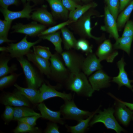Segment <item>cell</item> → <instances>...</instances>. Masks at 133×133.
Returning a JSON list of instances; mask_svg holds the SVG:
<instances>
[{
	"mask_svg": "<svg viewBox=\"0 0 133 133\" xmlns=\"http://www.w3.org/2000/svg\"><path fill=\"white\" fill-rule=\"evenodd\" d=\"M88 81L83 72L70 73L64 84L66 89L74 92L78 96L90 97L94 91Z\"/></svg>",
	"mask_w": 133,
	"mask_h": 133,
	"instance_id": "obj_1",
	"label": "cell"
},
{
	"mask_svg": "<svg viewBox=\"0 0 133 133\" xmlns=\"http://www.w3.org/2000/svg\"><path fill=\"white\" fill-rule=\"evenodd\" d=\"M22 69L27 87L38 89L44 80L29 61L24 56L17 58Z\"/></svg>",
	"mask_w": 133,
	"mask_h": 133,
	"instance_id": "obj_2",
	"label": "cell"
},
{
	"mask_svg": "<svg viewBox=\"0 0 133 133\" xmlns=\"http://www.w3.org/2000/svg\"><path fill=\"white\" fill-rule=\"evenodd\" d=\"M64 101V103L60 106L59 110L64 120H74L78 122L87 118L93 113L78 108L73 99L71 100Z\"/></svg>",
	"mask_w": 133,
	"mask_h": 133,
	"instance_id": "obj_3",
	"label": "cell"
},
{
	"mask_svg": "<svg viewBox=\"0 0 133 133\" xmlns=\"http://www.w3.org/2000/svg\"><path fill=\"white\" fill-rule=\"evenodd\" d=\"M114 110L112 108L104 109L102 111H98V114L94 115L89 123V126H92L97 123L101 122L107 129L114 130L117 133L124 131V129L119 125L114 116Z\"/></svg>",
	"mask_w": 133,
	"mask_h": 133,
	"instance_id": "obj_4",
	"label": "cell"
},
{
	"mask_svg": "<svg viewBox=\"0 0 133 133\" xmlns=\"http://www.w3.org/2000/svg\"><path fill=\"white\" fill-rule=\"evenodd\" d=\"M58 54L57 53L52 54L50 59V78L64 84L70 72Z\"/></svg>",
	"mask_w": 133,
	"mask_h": 133,
	"instance_id": "obj_5",
	"label": "cell"
},
{
	"mask_svg": "<svg viewBox=\"0 0 133 133\" xmlns=\"http://www.w3.org/2000/svg\"><path fill=\"white\" fill-rule=\"evenodd\" d=\"M60 54L70 73H75L81 72L85 58L82 55L70 50L63 51Z\"/></svg>",
	"mask_w": 133,
	"mask_h": 133,
	"instance_id": "obj_6",
	"label": "cell"
},
{
	"mask_svg": "<svg viewBox=\"0 0 133 133\" xmlns=\"http://www.w3.org/2000/svg\"><path fill=\"white\" fill-rule=\"evenodd\" d=\"M27 35L20 41L15 43H11L7 46L6 52L10 53L11 58H17L26 55L31 50V48L40 42L42 39L39 38L35 42H29L27 39Z\"/></svg>",
	"mask_w": 133,
	"mask_h": 133,
	"instance_id": "obj_7",
	"label": "cell"
},
{
	"mask_svg": "<svg viewBox=\"0 0 133 133\" xmlns=\"http://www.w3.org/2000/svg\"><path fill=\"white\" fill-rule=\"evenodd\" d=\"M0 102L3 105L13 107L25 106L30 107L32 104L18 90L13 92H3L0 97Z\"/></svg>",
	"mask_w": 133,
	"mask_h": 133,
	"instance_id": "obj_8",
	"label": "cell"
},
{
	"mask_svg": "<svg viewBox=\"0 0 133 133\" xmlns=\"http://www.w3.org/2000/svg\"><path fill=\"white\" fill-rule=\"evenodd\" d=\"M93 15L92 11L87 12L74 23H75L76 29L80 35L84 37L92 38L100 41L102 40L101 37H95L91 33L92 28L91 19V16Z\"/></svg>",
	"mask_w": 133,
	"mask_h": 133,
	"instance_id": "obj_9",
	"label": "cell"
},
{
	"mask_svg": "<svg viewBox=\"0 0 133 133\" xmlns=\"http://www.w3.org/2000/svg\"><path fill=\"white\" fill-rule=\"evenodd\" d=\"M39 90L40 92V97L39 103L53 97H59L64 100H71L74 97V94L72 95L70 93H67L65 92H59L56 90L55 86H52L48 83L47 84L44 83L39 88Z\"/></svg>",
	"mask_w": 133,
	"mask_h": 133,
	"instance_id": "obj_10",
	"label": "cell"
},
{
	"mask_svg": "<svg viewBox=\"0 0 133 133\" xmlns=\"http://www.w3.org/2000/svg\"><path fill=\"white\" fill-rule=\"evenodd\" d=\"M46 26L39 24L33 21L27 24L19 23H16L12 27L13 31L12 33L24 34L30 37L37 36L41 32L46 29Z\"/></svg>",
	"mask_w": 133,
	"mask_h": 133,
	"instance_id": "obj_11",
	"label": "cell"
},
{
	"mask_svg": "<svg viewBox=\"0 0 133 133\" xmlns=\"http://www.w3.org/2000/svg\"><path fill=\"white\" fill-rule=\"evenodd\" d=\"M35 5H31L30 1H27L24 4L23 9L19 11H10L8 9L0 7V11L2 14L4 19L13 21L15 19L18 18H26L28 19L31 18V13L33 11V8Z\"/></svg>",
	"mask_w": 133,
	"mask_h": 133,
	"instance_id": "obj_12",
	"label": "cell"
},
{
	"mask_svg": "<svg viewBox=\"0 0 133 133\" xmlns=\"http://www.w3.org/2000/svg\"><path fill=\"white\" fill-rule=\"evenodd\" d=\"M109 39L105 40L98 47L96 55L101 61L105 60L108 63H112L118 55Z\"/></svg>",
	"mask_w": 133,
	"mask_h": 133,
	"instance_id": "obj_13",
	"label": "cell"
},
{
	"mask_svg": "<svg viewBox=\"0 0 133 133\" xmlns=\"http://www.w3.org/2000/svg\"><path fill=\"white\" fill-rule=\"evenodd\" d=\"M47 6L43 5L40 7L34 8L31 15V18L46 26H51L54 23L53 16L48 11Z\"/></svg>",
	"mask_w": 133,
	"mask_h": 133,
	"instance_id": "obj_14",
	"label": "cell"
},
{
	"mask_svg": "<svg viewBox=\"0 0 133 133\" xmlns=\"http://www.w3.org/2000/svg\"><path fill=\"white\" fill-rule=\"evenodd\" d=\"M110 79V77L101 69L91 75L89 78V81L94 91H99L108 87Z\"/></svg>",
	"mask_w": 133,
	"mask_h": 133,
	"instance_id": "obj_15",
	"label": "cell"
},
{
	"mask_svg": "<svg viewBox=\"0 0 133 133\" xmlns=\"http://www.w3.org/2000/svg\"><path fill=\"white\" fill-rule=\"evenodd\" d=\"M104 12V25L101 27V29L107 32L110 37L116 40L119 37L116 20L110 13L107 6L105 7Z\"/></svg>",
	"mask_w": 133,
	"mask_h": 133,
	"instance_id": "obj_16",
	"label": "cell"
},
{
	"mask_svg": "<svg viewBox=\"0 0 133 133\" xmlns=\"http://www.w3.org/2000/svg\"><path fill=\"white\" fill-rule=\"evenodd\" d=\"M126 64L123 57L117 63V65L119 72L118 75L113 77L111 81L117 83L119 88L125 86L133 91V86L131 83L133 80H130L127 73L125 70L124 67Z\"/></svg>",
	"mask_w": 133,
	"mask_h": 133,
	"instance_id": "obj_17",
	"label": "cell"
},
{
	"mask_svg": "<svg viewBox=\"0 0 133 133\" xmlns=\"http://www.w3.org/2000/svg\"><path fill=\"white\" fill-rule=\"evenodd\" d=\"M27 59L32 62L42 74L49 78L50 75V63L49 60L42 58L36 55L32 50L26 55Z\"/></svg>",
	"mask_w": 133,
	"mask_h": 133,
	"instance_id": "obj_18",
	"label": "cell"
},
{
	"mask_svg": "<svg viewBox=\"0 0 133 133\" xmlns=\"http://www.w3.org/2000/svg\"><path fill=\"white\" fill-rule=\"evenodd\" d=\"M87 56L84 59L82 71L86 76H89L94 72L101 69L102 66L101 61L95 54L92 53Z\"/></svg>",
	"mask_w": 133,
	"mask_h": 133,
	"instance_id": "obj_19",
	"label": "cell"
},
{
	"mask_svg": "<svg viewBox=\"0 0 133 133\" xmlns=\"http://www.w3.org/2000/svg\"><path fill=\"white\" fill-rule=\"evenodd\" d=\"M37 107L40 113L41 118L61 125L64 124V119L61 117V114L60 110H52L48 108L43 102L38 104Z\"/></svg>",
	"mask_w": 133,
	"mask_h": 133,
	"instance_id": "obj_20",
	"label": "cell"
},
{
	"mask_svg": "<svg viewBox=\"0 0 133 133\" xmlns=\"http://www.w3.org/2000/svg\"><path fill=\"white\" fill-rule=\"evenodd\" d=\"M118 102L116 112V116L122 124L127 126L132 118L133 112L123 104Z\"/></svg>",
	"mask_w": 133,
	"mask_h": 133,
	"instance_id": "obj_21",
	"label": "cell"
},
{
	"mask_svg": "<svg viewBox=\"0 0 133 133\" xmlns=\"http://www.w3.org/2000/svg\"><path fill=\"white\" fill-rule=\"evenodd\" d=\"M45 0L49 4L53 17L65 18H68V10L63 6L61 0Z\"/></svg>",
	"mask_w": 133,
	"mask_h": 133,
	"instance_id": "obj_22",
	"label": "cell"
},
{
	"mask_svg": "<svg viewBox=\"0 0 133 133\" xmlns=\"http://www.w3.org/2000/svg\"><path fill=\"white\" fill-rule=\"evenodd\" d=\"M14 86L32 104L35 105L39 103L40 97L39 90L28 87H22L17 83L14 84Z\"/></svg>",
	"mask_w": 133,
	"mask_h": 133,
	"instance_id": "obj_23",
	"label": "cell"
},
{
	"mask_svg": "<svg viewBox=\"0 0 133 133\" xmlns=\"http://www.w3.org/2000/svg\"><path fill=\"white\" fill-rule=\"evenodd\" d=\"M98 109L93 112L88 117L85 119H83L78 122V124L74 126H69L67 125L65 126L67 130V131L71 133H83L88 129L89 126L90 120L94 115L97 113Z\"/></svg>",
	"mask_w": 133,
	"mask_h": 133,
	"instance_id": "obj_24",
	"label": "cell"
},
{
	"mask_svg": "<svg viewBox=\"0 0 133 133\" xmlns=\"http://www.w3.org/2000/svg\"><path fill=\"white\" fill-rule=\"evenodd\" d=\"M64 49L66 50L75 49L77 40L73 33L66 27L61 30Z\"/></svg>",
	"mask_w": 133,
	"mask_h": 133,
	"instance_id": "obj_25",
	"label": "cell"
},
{
	"mask_svg": "<svg viewBox=\"0 0 133 133\" xmlns=\"http://www.w3.org/2000/svg\"><path fill=\"white\" fill-rule=\"evenodd\" d=\"M97 5V4L95 2L81 5L74 10L70 11L68 16V19L74 23L87 12L90 9L94 8Z\"/></svg>",
	"mask_w": 133,
	"mask_h": 133,
	"instance_id": "obj_26",
	"label": "cell"
},
{
	"mask_svg": "<svg viewBox=\"0 0 133 133\" xmlns=\"http://www.w3.org/2000/svg\"><path fill=\"white\" fill-rule=\"evenodd\" d=\"M38 37L41 39L47 40L51 42L54 45L55 50L57 53L61 54L63 51L61 45L62 40L59 32L58 31Z\"/></svg>",
	"mask_w": 133,
	"mask_h": 133,
	"instance_id": "obj_27",
	"label": "cell"
},
{
	"mask_svg": "<svg viewBox=\"0 0 133 133\" xmlns=\"http://www.w3.org/2000/svg\"><path fill=\"white\" fill-rule=\"evenodd\" d=\"M10 55L9 56H3L1 54L0 59V77L11 74L17 70L16 66L13 64L10 67L8 66V63L11 59Z\"/></svg>",
	"mask_w": 133,
	"mask_h": 133,
	"instance_id": "obj_28",
	"label": "cell"
},
{
	"mask_svg": "<svg viewBox=\"0 0 133 133\" xmlns=\"http://www.w3.org/2000/svg\"><path fill=\"white\" fill-rule=\"evenodd\" d=\"M133 40V36H122L119 37L116 40L113 48L115 49L122 50L129 55Z\"/></svg>",
	"mask_w": 133,
	"mask_h": 133,
	"instance_id": "obj_29",
	"label": "cell"
},
{
	"mask_svg": "<svg viewBox=\"0 0 133 133\" xmlns=\"http://www.w3.org/2000/svg\"><path fill=\"white\" fill-rule=\"evenodd\" d=\"M13 120L17 121L18 119L26 117L40 114L35 112L30 107L25 106L15 107Z\"/></svg>",
	"mask_w": 133,
	"mask_h": 133,
	"instance_id": "obj_30",
	"label": "cell"
},
{
	"mask_svg": "<svg viewBox=\"0 0 133 133\" xmlns=\"http://www.w3.org/2000/svg\"><path fill=\"white\" fill-rule=\"evenodd\" d=\"M133 10V0L122 11L118 16L117 19V25L118 29L120 30L128 21Z\"/></svg>",
	"mask_w": 133,
	"mask_h": 133,
	"instance_id": "obj_31",
	"label": "cell"
},
{
	"mask_svg": "<svg viewBox=\"0 0 133 133\" xmlns=\"http://www.w3.org/2000/svg\"><path fill=\"white\" fill-rule=\"evenodd\" d=\"M17 125L13 130L15 133H39L42 132L39 128L30 125L25 123L17 121Z\"/></svg>",
	"mask_w": 133,
	"mask_h": 133,
	"instance_id": "obj_32",
	"label": "cell"
},
{
	"mask_svg": "<svg viewBox=\"0 0 133 133\" xmlns=\"http://www.w3.org/2000/svg\"><path fill=\"white\" fill-rule=\"evenodd\" d=\"M21 74V73L17 74L13 73L9 75H7L0 78V90H3L13 84Z\"/></svg>",
	"mask_w": 133,
	"mask_h": 133,
	"instance_id": "obj_33",
	"label": "cell"
},
{
	"mask_svg": "<svg viewBox=\"0 0 133 133\" xmlns=\"http://www.w3.org/2000/svg\"><path fill=\"white\" fill-rule=\"evenodd\" d=\"M93 47L88 41L84 38H81L77 40L75 49L82 51L87 56L93 53Z\"/></svg>",
	"mask_w": 133,
	"mask_h": 133,
	"instance_id": "obj_34",
	"label": "cell"
},
{
	"mask_svg": "<svg viewBox=\"0 0 133 133\" xmlns=\"http://www.w3.org/2000/svg\"><path fill=\"white\" fill-rule=\"evenodd\" d=\"M33 47L34 53L42 58L49 60L52 55L48 47L40 45H34Z\"/></svg>",
	"mask_w": 133,
	"mask_h": 133,
	"instance_id": "obj_35",
	"label": "cell"
},
{
	"mask_svg": "<svg viewBox=\"0 0 133 133\" xmlns=\"http://www.w3.org/2000/svg\"><path fill=\"white\" fill-rule=\"evenodd\" d=\"M107 7L112 15L116 20L120 7L119 0H105Z\"/></svg>",
	"mask_w": 133,
	"mask_h": 133,
	"instance_id": "obj_36",
	"label": "cell"
},
{
	"mask_svg": "<svg viewBox=\"0 0 133 133\" xmlns=\"http://www.w3.org/2000/svg\"><path fill=\"white\" fill-rule=\"evenodd\" d=\"M73 23V22L68 19L67 21L60 23L52 27H49L42 32L38 36L54 33L61 30L63 28L65 27L71 23Z\"/></svg>",
	"mask_w": 133,
	"mask_h": 133,
	"instance_id": "obj_37",
	"label": "cell"
},
{
	"mask_svg": "<svg viewBox=\"0 0 133 133\" xmlns=\"http://www.w3.org/2000/svg\"><path fill=\"white\" fill-rule=\"evenodd\" d=\"M12 21L0 19V37H7Z\"/></svg>",
	"mask_w": 133,
	"mask_h": 133,
	"instance_id": "obj_38",
	"label": "cell"
},
{
	"mask_svg": "<svg viewBox=\"0 0 133 133\" xmlns=\"http://www.w3.org/2000/svg\"><path fill=\"white\" fill-rule=\"evenodd\" d=\"M14 112V107L8 105L5 106V110L2 116L5 124L13 120Z\"/></svg>",
	"mask_w": 133,
	"mask_h": 133,
	"instance_id": "obj_39",
	"label": "cell"
},
{
	"mask_svg": "<svg viewBox=\"0 0 133 133\" xmlns=\"http://www.w3.org/2000/svg\"><path fill=\"white\" fill-rule=\"evenodd\" d=\"M41 117V115L40 114L23 118L18 119L17 121L23 122L32 126H35L36 125V121Z\"/></svg>",
	"mask_w": 133,
	"mask_h": 133,
	"instance_id": "obj_40",
	"label": "cell"
},
{
	"mask_svg": "<svg viewBox=\"0 0 133 133\" xmlns=\"http://www.w3.org/2000/svg\"><path fill=\"white\" fill-rule=\"evenodd\" d=\"M57 123L50 121L47 124V127L44 131L45 133H60L59 127Z\"/></svg>",
	"mask_w": 133,
	"mask_h": 133,
	"instance_id": "obj_41",
	"label": "cell"
},
{
	"mask_svg": "<svg viewBox=\"0 0 133 133\" xmlns=\"http://www.w3.org/2000/svg\"><path fill=\"white\" fill-rule=\"evenodd\" d=\"M122 36H133V21L128 20L126 23Z\"/></svg>",
	"mask_w": 133,
	"mask_h": 133,
	"instance_id": "obj_42",
	"label": "cell"
},
{
	"mask_svg": "<svg viewBox=\"0 0 133 133\" xmlns=\"http://www.w3.org/2000/svg\"><path fill=\"white\" fill-rule=\"evenodd\" d=\"M61 1L65 8L70 11L74 10L81 5L77 4L73 0H61Z\"/></svg>",
	"mask_w": 133,
	"mask_h": 133,
	"instance_id": "obj_43",
	"label": "cell"
},
{
	"mask_svg": "<svg viewBox=\"0 0 133 133\" xmlns=\"http://www.w3.org/2000/svg\"><path fill=\"white\" fill-rule=\"evenodd\" d=\"M20 1H21V0H0V5L1 7L8 9L10 5H18Z\"/></svg>",
	"mask_w": 133,
	"mask_h": 133,
	"instance_id": "obj_44",
	"label": "cell"
},
{
	"mask_svg": "<svg viewBox=\"0 0 133 133\" xmlns=\"http://www.w3.org/2000/svg\"><path fill=\"white\" fill-rule=\"evenodd\" d=\"M120 7L119 12L122 11L131 2L132 0H119Z\"/></svg>",
	"mask_w": 133,
	"mask_h": 133,
	"instance_id": "obj_45",
	"label": "cell"
},
{
	"mask_svg": "<svg viewBox=\"0 0 133 133\" xmlns=\"http://www.w3.org/2000/svg\"><path fill=\"white\" fill-rule=\"evenodd\" d=\"M109 95L118 102L122 103L125 105L127 107L129 108L131 110L133 111V103L128 102L122 101L117 99L110 93H109Z\"/></svg>",
	"mask_w": 133,
	"mask_h": 133,
	"instance_id": "obj_46",
	"label": "cell"
},
{
	"mask_svg": "<svg viewBox=\"0 0 133 133\" xmlns=\"http://www.w3.org/2000/svg\"><path fill=\"white\" fill-rule=\"evenodd\" d=\"M15 41V40H12L8 39L7 37H0V44L5 43H12Z\"/></svg>",
	"mask_w": 133,
	"mask_h": 133,
	"instance_id": "obj_47",
	"label": "cell"
},
{
	"mask_svg": "<svg viewBox=\"0 0 133 133\" xmlns=\"http://www.w3.org/2000/svg\"><path fill=\"white\" fill-rule=\"evenodd\" d=\"M44 0H28V1H32L35 5L41 4Z\"/></svg>",
	"mask_w": 133,
	"mask_h": 133,
	"instance_id": "obj_48",
	"label": "cell"
},
{
	"mask_svg": "<svg viewBox=\"0 0 133 133\" xmlns=\"http://www.w3.org/2000/svg\"><path fill=\"white\" fill-rule=\"evenodd\" d=\"M7 50V47L4 46L0 47V51L3 52H6Z\"/></svg>",
	"mask_w": 133,
	"mask_h": 133,
	"instance_id": "obj_49",
	"label": "cell"
},
{
	"mask_svg": "<svg viewBox=\"0 0 133 133\" xmlns=\"http://www.w3.org/2000/svg\"><path fill=\"white\" fill-rule=\"evenodd\" d=\"M28 0H21V2L24 5L25 4Z\"/></svg>",
	"mask_w": 133,
	"mask_h": 133,
	"instance_id": "obj_50",
	"label": "cell"
},
{
	"mask_svg": "<svg viewBox=\"0 0 133 133\" xmlns=\"http://www.w3.org/2000/svg\"><path fill=\"white\" fill-rule=\"evenodd\" d=\"M76 2H79L81 0H73Z\"/></svg>",
	"mask_w": 133,
	"mask_h": 133,
	"instance_id": "obj_51",
	"label": "cell"
},
{
	"mask_svg": "<svg viewBox=\"0 0 133 133\" xmlns=\"http://www.w3.org/2000/svg\"><path fill=\"white\" fill-rule=\"evenodd\" d=\"M83 1H86L88 0H82Z\"/></svg>",
	"mask_w": 133,
	"mask_h": 133,
	"instance_id": "obj_52",
	"label": "cell"
},
{
	"mask_svg": "<svg viewBox=\"0 0 133 133\" xmlns=\"http://www.w3.org/2000/svg\"><path fill=\"white\" fill-rule=\"evenodd\" d=\"M132 119L133 120V117H132Z\"/></svg>",
	"mask_w": 133,
	"mask_h": 133,
	"instance_id": "obj_53",
	"label": "cell"
},
{
	"mask_svg": "<svg viewBox=\"0 0 133 133\" xmlns=\"http://www.w3.org/2000/svg\"></svg>",
	"mask_w": 133,
	"mask_h": 133,
	"instance_id": "obj_54",
	"label": "cell"
}]
</instances>
